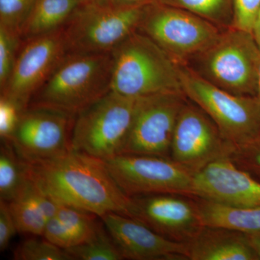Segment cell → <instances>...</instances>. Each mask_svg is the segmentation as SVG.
Wrapping results in <instances>:
<instances>
[{"instance_id": "1", "label": "cell", "mask_w": 260, "mask_h": 260, "mask_svg": "<svg viewBox=\"0 0 260 260\" xmlns=\"http://www.w3.org/2000/svg\"><path fill=\"white\" fill-rule=\"evenodd\" d=\"M28 165L29 177L57 203L99 218L114 213L134 218L133 198L121 190L104 160L71 149Z\"/></svg>"}, {"instance_id": "2", "label": "cell", "mask_w": 260, "mask_h": 260, "mask_svg": "<svg viewBox=\"0 0 260 260\" xmlns=\"http://www.w3.org/2000/svg\"><path fill=\"white\" fill-rule=\"evenodd\" d=\"M112 67L111 52L69 53L32 96L28 107L76 116L112 90Z\"/></svg>"}, {"instance_id": "3", "label": "cell", "mask_w": 260, "mask_h": 260, "mask_svg": "<svg viewBox=\"0 0 260 260\" xmlns=\"http://www.w3.org/2000/svg\"><path fill=\"white\" fill-rule=\"evenodd\" d=\"M111 53L114 93L133 99L183 93L181 64L145 34L137 30Z\"/></svg>"}, {"instance_id": "4", "label": "cell", "mask_w": 260, "mask_h": 260, "mask_svg": "<svg viewBox=\"0 0 260 260\" xmlns=\"http://www.w3.org/2000/svg\"><path fill=\"white\" fill-rule=\"evenodd\" d=\"M259 56L252 34L231 27L224 29L211 46L184 65L222 90L256 97Z\"/></svg>"}, {"instance_id": "5", "label": "cell", "mask_w": 260, "mask_h": 260, "mask_svg": "<svg viewBox=\"0 0 260 260\" xmlns=\"http://www.w3.org/2000/svg\"><path fill=\"white\" fill-rule=\"evenodd\" d=\"M183 93L206 113L225 141L234 148L260 138V102L256 97L234 95L180 65Z\"/></svg>"}, {"instance_id": "6", "label": "cell", "mask_w": 260, "mask_h": 260, "mask_svg": "<svg viewBox=\"0 0 260 260\" xmlns=\"http://www.w3.org/2000/svg\"><path fill=\"white\" fill-rule=\"evenodd\" d=\"M140 99L123 96L111 90L78 113L72 131V150L104 161L120 155Z\"/></svg>"}, {"instance_id": "7", "label": "cell", "mask_w": 260, "mask_h": 260, "mask_svg": "<svg viewBox=\"0 0 260 260\" xmlns=\"http://www.w3.org/2000/svg\"><path fill=\"white\" fill-rule=\"evenodd\" d=\"M145 7L116 6L105 1L84 3L62 28L68 54L112 52L138 30Z\"/></svg>"}, {"instance_id": "8", "label": "cell", "mask_w": 260, "mask_h": 260, "mask_svg": "<svg viewBox=\"0 0 260 260\" xmlns=\"http://www.w3.org/2000/svg\"><path fill=\"white\" fill-rule=\"evenodd\" d=\"M224 29L180 8L157 3L145 7L138 31L179 64L211 46Z\"/></svg>"}, {"instance_id": "9", "label": "cell", "mask_w": 260, "mask_h": 260, "mask_svg": "<svg viewBox=\"0 0 260 260\" xmlns=\"http://www.w3.org/2000/svg\"><path fill=\"white\" fill-rule=\"evenodd\" d=\"M105 162L121 190L130 198L169 194L196 198L194 174L171 158L121 154Z\"/></svg>"}, {"instance_id": "10", "label": "cell", "mask_w": 260, "mask_h": 260, "mask_svg": "<svg viewBox=\"0 0 260 260\" xmlns=\"http://www.w3.org/2000/svg\"><path fill=\"white\" fill-rule=\"evenodd\" d=\"M233 149L206 113L187 99L174 128L170 158L195 175L211 162L230 156Z\"/></svg>"}, {"instance_id": "11", "label": "cell", "mask_w": 260, "mask_h": 260, "mask_svg": "<svg viewBox=\"0 0 260 260\" xmlns=\"http://www.w3.org/2000/svg\"><path fill=\"white\" fill-rule=\"evenodd\" d=\"M186 100L184 93L140 98L121 154L170 158L174 128Z\"/></svg>"}, {"instance_id": "12", "label": "cell", "mask_w": 260, "mask_h": 260, "mask_svg": "<svg viewBox=\"0 0 260 260\" xmlns=\"http://www.w3.org/2000/svg\"><path fill=\"white\" fill-rule=\"evenodd\" d=\"M75 118L55 109L28 107L10 143L27 164L56 158L71 150Z\"/></svg>"}, {"instance_id": "13", "label": "cell", "mask_w": 260, "mask_h": 260, "mask_svg": "<svg viewBox=\"0 0 260 260\" xmlns=\"http://www.w3.org/2000/svg\"><path fill=\"white\" fill-rule=\"evenodd\" d=\"M2 95L28 109L32 96L68 54L62 28L25 40Z\"/></svg>"}, {"instance_id": "14", "label": "cell", "mask_w": 260, "mask_h": 260, "mask_svg": "<svg viewBox=\"0 0 260 260\" xmlns=\"http://www.w3.org/2000/svg\"><path fill=\"white\" fill-rule=\"evenodd\" d=\"M134 218L176 242H190L204 228L196 198L160 194L133 197Z\"/></svg>"}, {"instance_id": "15", "label": "cell", "mask_w": 260, "mask_h": 260, "mask_svg": "<svg viewBox=\"0 0 260 260\" xmlns=\"http://www.w3.org/2000/svg\"><path fill=\"white\" fill-rule=\"evenodd\" d=\"M124 259L185 260L187 243L167 239L136 219L110 213L101 217Z\"/></svg>"}, {"instance_id": "16", "label": "cell", "mask_w": 260, "mask_h": 260, "mask_svg": "<svg viewBox=\"0 0 260 260\" xmlns=\"http://www.w3.org/2000/svg\"><path fill=\"white\" fill-rule=\"evenodd\" d=\"M196 198L243 208H260V182L229 157L219 159L194 175Z\"/></svg>"}, {"instance_id": "17", "label": "cell", "mask_w": 260, "mask_h": 260, "mask_svg": "<svg viewBox=\"0 0 260 260\" xmlns=\"http://www.w3.org/2000/svg\"><path fill=\"white\" fill-rule=\"evenodd\" d=\"M187 247L190 260L259 259L246 234L223 228L205 226Z\"/></svg>"}, {"instance_id": "18", "label": "cell", "mask_w": 260, "mask_h": 260, "mask_svg": "<svg viewBox=\"0 0 260 260\" xmlns=\"http://www.w3.org/2000/svg\"><path fill=\"white\" fill-rule=\"evenodd\" d=\"M204 226L223 228L249 234L260 232V208H243L196 198Z\"/></svg>"}, {"instance_id": "19", "label": "cell", "mask_w": 260, "mask_h": 260, "mask_svg": "<svg viewBox=\"0 0 260 260\" xmlns=\"http://www.w3.org/2000/svg\"><path fill=\"white\" fill-rule=\"evenodd\" d=\"M88 0H37L22 28L24 40L60 30Z\"/></svg>"}, {"instance_id": "20", "label": "cell", "mask_w": 260, "mask_h": 260, "mask_svg": "<svg viewBox=\"0 0 260 260\" xmlns=\"http://www.w3.org/2000/svg\"><path fill=\"white\" fill-rule=\"evenodd\" d=\"M29 180L28 165L19 156L10 142L0 149V200L9 203L16 198Z\"/></svg>"}, {"instance_id": "21", "label": "cell", "mask_w": 260, "mask_h": 260, "mask_svg": "<svg viewBox=\"0 0 260 260\" xmlns=\"http://www.w3.org/2000/svg\"><path fill=\"white\" fill-rule=\"evenodd\" d=\"M8 204L18 233L43 236L47 219L37 204L34 194V183L30 177L23 190Z\"/></svg>"}, {"instance_id": "22", "label": "cell", "mask_w": 260, "mask_h": 260, "mask_svg": "<svg viewBox=\"0 0 260 260\" xmlns=\"http://www.w3.org/2000/svg\"><path fill=\"white\" fill-rule=\"evenodd\" d=\"M160 3L186 10L222 29L232 26V0H160Z\"/></svg>"}, {"instance_id": "23", "label": "cell", "mask_w": 260, "mask_h": 260, "mask_svg": "<svg viewBox=\"0 0 260 260\" xmlns=\"http://www.w3.org/2000/svg\"><path fill=\"white\" fill-rule=\"evenodd\" d=\"M73 260H121L124 259L109 233L102 227L86 242L65 249Z\"/></svg>"}, {"instance_id": "24", "label": "cell", "mask_w": 260, "mask_h": 260, "mask_svg": "<svg viewBox=\"0 0 260 260\" xmlns=\"http://www.w3.org/2000/svg\"><path fill=\"white\" fill-rule=\"evenodd\" d=\"M56 203V216L73 234L78 245L95 235L101 227L95 222L96 215L70 205Z\"/></svg>"}, {"instance_id": "25", "label": "cell", "mask_w": 260, "mask_h": 260, "mask_svg": "<svg viewBox=\"0 0 260 260\" xmlns=\"http://www.w3.org/2000/svg\"><path fill=\"white\" fill-rule=\"evenodd\" d=\"M16 260H72L64 249L51 244L47 239H29L15 249Z\"/></svg>"}, {"instance_id": "26", "label": "cell", "mask_w": 260, "mask_h": 260, "mask_svg": "<svg viewBox=\"0 0 260 260\" xmlns=\"http://www.w3.org/2000/svg\"><path fill=\"white\" fill-rule=\"evenodd\" d=\"M37 0H0V26L20 36Z\"/></svg>"}, {"instance_id": "27", "label": "cell", "mask_w": 260, "mask_h": 260, "mask_svg": "<svg viewBox=\"0 0 260 260\" xmlns=\"http://www.w3.org/2000/svg\"><path fill=\"white\" fill-rule=\"evenodd\" d=\"M21 37L0 26V88H4L13 71Z\"/></svg>"}, {"instance_id": "28", "label": "cell", "mask_w": 260, "mask_h": 260, "mask_svg": "<svg viewBox=\"0 0 260 260\" xmlns=\"http://www.w3.org/2000/svg\"><path fill=\"white\" fill-rule=\"evenodd\" d=\"M18 102L2 95L0 97V138L3 142H11L20 117L26 110Z\"/></svg>"}, {"instance_id": "29", "label": "cell", "mask_w": 260, "mask_h": 260, "mask_svg": "<svg viewBox=\"0 0 260 260\" xmlns=\"http://www.w3.org/2000/svg\"><path fill=\"white\" fill-rule=\"evenodd\" d=\"M232 28L252 34L260 10V0H232Z\"/></svg>"}, {"instance_id": "30", "label": "cell", "mask_w": 260, "mask_h": 260, "mask_svg": "<svg viewBox=\"0 0 260 260\" xmlns=\"http://www.w3.org/2000/svg\"><path fill=\"white\" fill-rule=\"evenodd\" d=\"M229 158L239 169L245 172L251 171L260 175V138L234 148Z\"/></svg>"}, {"instance_id": "31", "label": "cell", "mask_w": 260, "mask_h": 260, "mask_svg": "<svg viewBox=\"0 0 260 260\" xmlns=\"http://www.w3.org/2000/svg\"><path fill=\"white\" fill-rule=\"evenodd\" d=\"M43 237L51 244L64 250L78 245L73 234L56 215L47 220Z\"/></svg>"}, {"instance_id": "32", "label": "cell", "mask_w": 260, "mask_h": 260, "mask_svg": "<svg viewBox=\"0 0 260 260\" xmlns=\"http://www.w3.org/2000/svg\"><path fill=\"white\" fill-rule=\"evenodd\" d=\"M18 232L8 203L0 200V251H4Z\"/></svg>"}, {"instance_id": "33", "label": "cell", "mask_w": 260, "mask_h": 260, "mask_svg": "<svg viewBox=\"0 0 260 260\" xmlns=\"http://www.w3.org/2000/svg\"><path fill=\"white\" fill-rule=\"evenodd\" d=\"M120 7H144L160 3V0H101Z\"/></svg>"}, {"instance_id": "34", "label": "cell", "mask_w": 260, "mask_h": 260, "mask_svg": "<svg viewBox=\"0 0 260 260\" xmlns=\"http://www.w3.org/2000/svg\"><path fill=\"white\" fill-rule=\"evenodd\" d=\"M248 242L250 244L251 247L260 259V232L249 233L246 234Z\"/></svg>"}, {"instance_id": "35", "label": "cell", "mask_w": 260, "mask_h": 260, "mask_svg": "<svg viewBox=\"0 0 260 260\" xmlns=\"http://www.w3.org/2000/svg\"><path fill=\"white\" fill-rule=\"evenodd\" d=\"M252 36L260 50V10L253 28Z\"/></svg>"}, {"instance_id": "36", "label": "cell", "mask_w": 260, "mask_h": 260, "mask_svg": "<svg viewBox=\"0 0 260 260\" xmlns=\"http://www.w3.org/2000/svg\"><path fill=\"white\" fill-rule=\"evenodd\" d=\"M256 98L260 102V56L257 68V90H256Z\"/></svg>"}, {"instance_id": "37", "label": "cell", "mask_w": 260, "mask_h": 260, "mask_svg": "<svg viewBox=\"0 0 260 260\" xmlns=\"http://www.w3.org/2000/svg\"><path fill=\"white\" fill-rule=\"evenodd\" d=\"M88 2H91V1H101V0H88Z\"/></svg>"}]
</instances>
